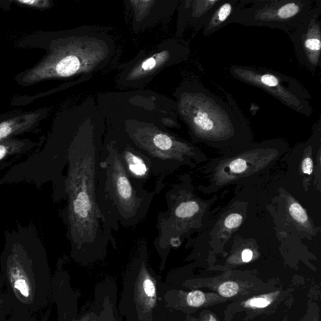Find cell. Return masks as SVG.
Returning <instances> with one entry per match:
<instances>
[{
    "mask_svg": "<svg viewBox=\"0 0 321 321\" xmlns=\"http://www.w3.org/2000/svg\"><path fill=\"white\" fill-rule=\"evenodd\" d=\"M94 144H76L68 156L67 223L72 248L78 253L104 252L112 231L106 225L97 202L100 156Z\"/></svg>",
    "mask_w": 321,
    "mask_h": 321,
    "instance_id": "obj_1",
    "label": "cell"
},
{
    "mask_svg": "<svg viewBox=\"0 0 321 321\" xmlns=\"http://www.w3.org/2000/svg\"><path fill=\"white\" fill-rule=\"evenodd\" d=\"M181 99V110L195 142L228 152L250 144L249 124L233 97L223 101L198 83L189 84Z\"/></svg>",
    "mask_w": 321,
    "mask_h": 321,
    "instance_id": "obj_2",
    "label": "cell"
},
{
    "mask_svg": "<svg viewBox=\"0 0 321 321\" xmlns=\"http://www.w3.org/2000/svg\"><path fill=\"white\" fill-rule=\"evenodd\" d=\"M100 156L97 202L112 231L119 225L133 227L144 219L156 194L149 192L128 173L118 151L108 147Z\"/></svg>",
    "mask_w": 321,
    "mask_h": 321,
    "instance_id": "obj_3",
    "label": "cell"
},
{
    "mask_svg": "<svg viewBox=\"0 0 321 321\" xmlns=\"http://www.w3.org/2000/svg\"><path fill=\"white\" fill-rule=\"evenodd\" d=\"M321 8V0H242L228 25L264 27L290 34Z\"/></svg>",
    "mask_w": 321,
    "mask_h": 321,
    "instance_id": "obj_4",
    "label": "cell"
},
{
    "mask_svg": "<svg viewBox=\"0 0 321 321\" xmlns=\"http://www.w3.org/2000/svg\"><path fill=\"white\" fill-rule=\"evenodd\" d=\"M286 149L283 142L267 141L228 152L225 157L217 160L210 166L211 183L216 185L213 189L217 190L241 178L259 173L276 160L282 150Z\"/></svg>",
    "mask_w": 321,
    "mask_h": 321,
    "instance_id": "obj_5",
    "label": "cell"
},
{
    "mask_svg": "<svg viewBox=\"0 0 321 321\" xmlns=\"http://www.w3.org/2000/svg\"><path fill=\"white\" fill-rule=\"evenodd\" d=\"M235 79L262 89L297 113L306 117L313 113L306 89L292 77L263 68L232 66L229 70Z\"/></svg>",
    "mask_w": 321,
    "mask_h": 321,
    "instance_id": "obj_6",
    "label": "cell"
},
{
    "mask_svg": "<svg viewBox=\"0 0 321 321\" xmlns=\"http://www.w3.org/2000/svg\"><path fill=\"white\" fill-rule=\"evenodd\" d=\"M320 16L321 8L289 35L298 62L313 74L320 64Z\"/></svg>",
    "mask_w": 321,
    "mask_h": 321,
    "instance_id": "obj_7",
    "label": "cell"
},
{
    "mask_svg": "<svg viewBox=\"0 0 321 321\" xmlns=\"http://www.w3.org/2000/svg\"><path fill=\"white\" fill-rule=\"evenodd\" d=\"M7 272L16 297L24 303H31L34 298V281L30 269L19 251L12 250L8 256Z\"/></svg>",
    "mask_w": 321,
    "mask_h": 321,
    "instance_id": "obj_8",
    "label": "cell"
},
{
    "mask_svg": "<svg viewBox=\"0 0 321 321\" xmlns=\"http://www.w3.org/2000/svg\"><path fill=\"white\" fill-rule=\"evenodd\" d=\"M47 109L19 113L15 116H7L0 121V142L31 130L46 118Z\"/></svg>",
    "mask_w": 321,
    "mask_h": 321,
    "instance_id": "obj_9",
    "label": "cell"
},
{
    "mask_svg": "<svg viewBox=\"0 0 321 321\" xmlns=\"http://www.w3.org/2000/svg\"><path fill=\"white\" fill-rule=\"evenodd\" d=\"M116 150L131 177L143 186L145 181L150 179L151 175H153L150 162L132 147Z\"/></svg>",
    "mask_w": 321,
    "mask_h": 321,
    "instance_id": "obj_10",
    "label": "cell"
},
{
    "mask_svg": "<svg viewBox=\"0 0 321 321\" xmlns=\"http://www.w3.org/2000/svg\"><path fill=\"white\" fill-rule=\"evenodd\" d=\"M242 5V0H222L204 23L202 27L203 36L208 37L227 26L231 16L241 8Z\"/></svg>",
    "mask_w": 321,
    "mask_h": 321,
    "instance_id": "obj_11",
    "label": "cell"
},
{
    "mask_svg": "<svg viewBox=\"0 0 321 321\" xmlns=\"http://www.w3.org/2000/svg\"><path fill=\"white\" fill-rule=\"evenodd\" d=\"M222 0H197L191 5L190 20L198 27H202L206 18Z\"/></svg>",
    "mask_w": 321,
    "mask_h": 321,
    "instance_id": "obj_12",
    "label": "cell"
},
{
    "mask_svg": "<svg viewBox=\"0 0 321 321\" xmlns=\"http://www.w3.org/2000/svg\"><path fill=\"white\" fill-rule=\"evenodd\" d=\"M31 144V142L25 140H18L12 138L0 142V161L9 155L11 153L18 152L27 145Z\"/></svg>",
    "mask_w": 321,
    "mask_h": 321,
    "instance_id": "obj_13",
    "label": "cell"
},
{
    "mask_svg": "<svg viewBox=\"0 0 321 321\" xmlns=\"http://www.w3.org/2000/svg\"><path fill=\"white\" fill-rule=\"evenodd\" d=\"M289 211L290 216L295 222L304 225V227H308L309 223L308 214L299 203L297 202L290 203Z\"/></svg>",
    "mask_w": 321,
    "mask_h": 321,
    "instance_id": "obj_14",
    "label": "cell"
},
{
    "mask_svg": "<svg viewBox=\"0 0 321 321\" xmlns=\"http://www.w3.org/2000/svg\"><path fill=\"white\" fill-rule=\"evenodd\" d=\"M186 301L189 306L198 308L206 303V294L200 290H195L187 295Z\"/></svg>",
    "mask_w": 321,
    "mask_h": 321,
    "instance_id": "obj_15",
    "label": "cell"
},
{
    "mask_svg": "<svg viewBox=\"0 0 321 321\" xmlns=\"http://www.w3.org/2000/svg\"><path fill=\"white\" fill-rule=\"evenodd\" d=\"M13 2L19 6H24L38 10H45L50 7V2L48 0H16Z\"/></svg>",
    "mask_w": 321,
    "mask_h": 321,
    "instance_id": "obj_16",
    "label": "cell"
},
{
    "mask_svg": "<svg viewBox=\"0 0 321 321\" xmlns=\"http://www.w3.org/2000/svg\"><path fill=\"white\" fill-rule=\"evenodd\" d=\"M239 289V285L235 282L228 281L220 285L219 287V292L223 297H231L237 294Z\"/></svg>",
    "mask_w": 321,
    "mask_h": 321,
    "instance_id": "obj_17",
    "label": "cell"
},
{
    "mask_svg": "<svg viewBox=\"0 0 321 321\" xmlns=\"http://www.w3.org/2000/svg\"><path fill=\"white\" fill-rule=\"evenodd\" d=\"M243 221V217L239 213H232L229 215L226 218L224 221L225 227L229 230L237 228L241 225Z\"/></svg>",
    "mask_w": 321,
    "mask_h": 321,
    "instance_id": "obj_18",
    "label": "cell"
},
{
    "mask_svg": "<svg viewBox=\"0 0 321 321\" xmlns=\"http://www.w3.org/2000/svg\"><path fill=\"white\" fill-rule=\"evenodd\" d=\"M270 303H271L270 300L267 297H255L248 301L246 306H250L251 308H264L269 306Z\"/></svg>",
    "mask_w": 321,
    "mask_h": 321,
    "instance_id": "obj_19",
    "label": "cell"
},
{
    "mask_svg": "<svg viewBox=\"0 0 321 321\" xmlns=\"http://www.w3.org/2000/svg\"><path fill=\"white\" fill-rule=\"evenodd\" d=\"M142 289H143L144 294L147 297L152 298L155 297L156 293V286L152 279L148 277L144 279L143 284H142Z\"/></svg>",
    "mask_w": 321,
    "mask_h": 321,
    "instance_id": "obj_20",
    "label": "cell"
},
{
    "mask_svg": "<svg viewBox=\"0 0 321 321\" xmlns=\"http://www.w3.org/2000/svg\"><path fill=\"white\" fill-rule=\"evenodd\" d=\"M311 155L312 153L307 155L308 156L304 158L302 164H301V169H302L303 174L308 175L309 177L311 176L312 172H313V161H312V157L310 156Z\"/></svg>",
    "mask_w": 321,
    "mask_h": 321,
    "instance_id": "obj_21",
    "label": "cell"
},
{
    "mask_svg": "<svg viewBox=\"0 0 321 321\" xmlns=\"http://www.w3.org/2000/svg\"><path fill=\"white\" fill-rule=\"evenodd\" d=\"M156 65V60L154 58L151 57L142 63V69L144 70V71H150V70L154 68Z\"/></svg>",
    "mask_w": 321,
    "mask_h": 321,
    "instance_id": "obj_22",
    "label": "cell"
},
{
    "mask_svg": "<svg viewBox=\"0 0 321 321\" xmlns=\"http://www.w3.org/2000/svg\"><path fill=\"white\" fill-rule=\"evenodd\" d=\"M252 258L253 252L252 250L247 248V249H245L243 251L242 253V260L243 262L247 263V262H249L252 259Z\"/></svg>",
    "mask_w": 321,
    "mask_h": 321,
    "instance_id": "obj_23",
    "label": "cell"
}]
</instances>
